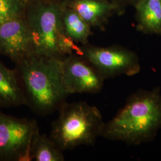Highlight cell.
Returning a JSON list of instances; mask_svg holds the SVG:
<instances>
[{"label": "cell", "instance_id": "1", "mask_svg": "<svg viewBox=\"0 0 161 161\" xmlns=\"http://www.w3.org/2000/svg\"><path fill=\"white\" fill-rule=\"evenodd\" d=\"M161 128V94L159 88L139 90L109 122L101 136L131 145L153 140Z\"/></svg>", "mask_w": 161, "mask_h": 161}, {"label": "cell", "instance_id": "2", "mask_svg": "<svg viewBox=\"0 0 161 161\" xmlns=\"http://www.w3.org/2000/svg\"><path fill=\"white\" fill-rule=\"evenodd\" d=\"M63 59L31 54L17 63L27 106L38 114L58 109L69 96L63 82Z\"/></svg>", "mask_w": 161, "mask_h": 161}, {"label": "cell", "instance_id": "3", "mask_svg": "<svg viewBox=\"0 0 161 161\" xmlns=\"http://www.w3.org/2000/svg\"><path fill=\"white\" fill-rule=\"evenodd\" d=\"M58 110V117L52 124L50 137L63 152L80 146L92 145L101 136L104 122L96 107L84 102H64Z\"/></svg>", "mask_w": 161, "mask_h": 161}, {"label": "cell", "instance_id": "4", "mask_svg": "<svg viewBox=\"0 0 161 161\" xmlns=\"http://www.w3.org/2000/svg\"><path fill=\"white\" fill-rule=\"evenodd\" d=\"M28 26L34 54L60 59L74 53L83 55L82 48L65 34L56 6L42 7Z\"/></svg>", "mask_w": 161, "mask_h": 161}, {"label": "cell", "instance_id": "5", "mask_svg": "<svg viewBox=\"0 0 161 161\" xmlns=\"http://www.w3.org/2000/svg\"><path fill=\"white\" fill-rule=\"evenodd\" d=\"M40 134L36 122L0 112V161H31L32 146Z\"/></svg>", "mask_w": 161, "mask_h": 161}, {"label": "cell", "instance_id": "6", "mask_svg": "<svg viewBox=\"0 0 161 161\" xmlns=\"http://www.w3.org/2000/svg\"><path fill=\"white\" fill-rule=\"evenodd\" d=\"M83 56L104 79L119 75L133 76L140 71L135 53L121 47H98L84 45Z\"/></svg>", "mask_w": 161, "mask_h": 161}, {"label": "cell", "instance_id": "7", "mask_svg": "<svg viewBox=\"0 0 161 161\" xmlns=\"http://www.w3.org/2000/svg\"><path fill=\"white\" fill-rule=\"evenodd\" d=\"M62 78L69 95L99 92L103 88L105 80L83 56L75 53L63 59Z\"/></svg>", "mask_w": 161, "mask_h": 161}, {"label": "cell", "instance_id": "8", "mask_svg": "<svg viewBox=\"0 0 161 161\" xmlns=\"http://www.w3.org/2000/svg\"><path fill=\"white\" fill-rule=\"evenodd\" d=\"M32 53L28 25L15 18L0 25V54L11 58L17 64Z\"/></svg>", "mask_w": 161, "mask_h": 161}, {"label": "cell", "instance_id": "9", "mask_svg": "<svg viewBox=\"0 0 161 161\" xmlns=\"http://www.w3.org/2000/svg\"><path fill=\"white\" fill-rule=\"evenodd\" d=\"M27 105L17 69L7 68L0 62V108Z\"/></svg>", "mask_w": 161, "mask_h": 161}, {"label": "cell", "instance_id": "10", "mask_svg": "<svg viewBox=\"0 0 161 161\" xmlns=\"http://www.w3.org/2000/svg\"><path fill=\"white\" fill-rule=\"evenodd\" d=\"M118 7L116 3L106 0H75L72 4V9L91 27L100 29Z\"/></svg>", "mask_w": 161, "mask_h": 161}, {"label": "cell", "instance_id": "11", "mask_svg": "<svg viewBox=\"0 0 161 161\" xmlns=\"http://www.w3.org/2000/svg\"><path fill=\"white\" fill-rule=\"evenodd\" d=\"M135 7L138 31L161 35V0H139Z\"/></svg>", "mask_w": 161, "mask_h": 161}, {"label": "cell", "instance_id": "12", "mask_svg": "<svg viewBox=\"0 0 161 161\" xmlns=\"http://www.w3.org/2000/svg\"><path fill=\"white\" fill-rule=\"evenodd\" d=\"M62 22L65 34L72 40L84 46L88 44L92 35V27L74 10L66 12Z\"/></svg>", "mask_w": 161, "mask_h": 161}, {"label": "cell", "instance_id": "13", "mask_svg": "<svg viewBox=\"0 0 161 161\" xmlns=\"http://www.w3.org/2000/svg\"><path fill=\"white\" fill-rule=\"evenodd\" d=\"M31 158L35 161H64L63 151L46 134H39L32 147Z\"/></svg>", "mask_w": 161, "mask_h": 161}, {"label": "cell", "instance_id": "14", "mask_svg": "<svg viewBox=\"0 0 161 161\" xmlns=\"http://www.w3.org/2000/svg\"><path fill=\"white\" fill-rule=\"evenodd\" d=\"M19 10L16 0H0V15L10 20L16 17Z\"/></svg>", "mask_w": 161, "mask_h": 161}, {"label": "cell", "instance_id": "15", "mask_svg": "<svg viewBox=\"0 0 161 161\" xmlns=\"http://www.w3.org/2000/svg\"><path fill=\"white\" fill-rule=\"evenodd\" d=\"M119 3H122L124 4H127L130 5H136V4L139 0H117Z\"/></svg>", "mask_w": 161, "mask_h": 161}, {"label": "cell", "instance_id": "16", "mask_svg": "<svg viewBox=\"0 0 161 161\" xmlns=\"http://www.w3.org/2000/svg\"><path fill=\"white\" fill-rule=\"evenodd\" d=\"M6 20H8V19H7L5 17H3V16H2L0 15V25H1V23L6 22Z\"/></svg>", "mask_w": 161, "mask_h": 161}, {"label": "cell", "instance_id": "17", "mask_svg": "<svg viewBox=\"0 0 161 161\" xmlns=\"http://www.w3.org/2000/svg\"></svg>", "mask_w": 161, "mask_h": 161}]
</instances>
